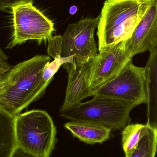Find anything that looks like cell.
<instances>
[{"instance_id": "1", "label": "cell", "mask_w": 157, "mask_h": 157, "mask_svg": "<svg viewBox=\"0 0 157 157\" xmlns=\"http://www.w3.org/2000/svg\"><path fill=\"white\" fill-rule=\"evenodd\" d=\"M50 60L48 55H37L0 76V109L17 117L40 99L50 84L43 79V72Z\"/></svg>"}, {"instance_id": "2", "label": "cell", "mask_w": 157, "mask_h": 157, "mask_svg": "<svg viewBox=\"0 0 157 157\" xmlns=\"http://www.w3.org/2000/svg\"><path fill=\"white\" fill-rule=\"evenodd\" d=\"M153 0H106L97 26L98 50L130 39Z\"/></svg>"}, {"instance_id": "3", "label": "cell", "mask_w": 157, "mask_h": 157, "mask_svg": "<svg viewBox=\"0 0 157 157\" xmlns=\"http://www.w3.org/2000/svg\"><path fill=\"white\" fill-rule=\"evenodd\" d=\"M137 106L132 102L95 95L89 101L81 102L67 109H60L59 114L71 121L94 122L111 131H117L131 124L130 113Z\"/></svg>"}, {"instance_id": "4", "label": "cell", "mask_w": 157, "mask_h": 157, "mask_svg": "<svg viewBox=\"0 0 157 157\" xmlns=\"http://www.w3.org/2000/svg\"><path fill=\"white\" fill-rule=\"evenodd\" d=\"M18 148L37 157H50L56 143V126L44 110L34 109L21 113L16 119Z\"/></svg>"}, {"instance_id": "5", "label": "cell", "mask_w": 157, "mask_h": 157, "mask_svg": "<svg viewBox=\"0 0 157 157\" xmlns=\"http://www.w3.org/2000/svg\"><path fill=\"white\" fill-rule=\"evenodd\" d=\"M14 32L6 48L12 49L29 40H36L39 44L52 37L53 22L33 2L22 4L12 8Z\"/></svg>"}, {"instance_id": "6", "label": "cell", "mask_w": 157, "mask_h": 157, "mask_svg": "<svg viewBox=\"0 0 157 157\" xmlns=\"http://www.w3.org/2000/svg\"><path fill=\"white\" fill-rule=\"evenodd\" d=\"M147 75L146 67L129 61L119 74L94 91L101 95L140 105L147 103Z\"/></svg>"}, {"instance_id": "7", "label": "cell", "mask_w": 157, "mask_h": 157, "mask_svg": "<svg viewBox=\"0 0 157 157\" xmlns=\"http://www.w3.org/2000/svg\"><path fill=\"white\" fill-rule=\"evenodd\" d=\"M100 15L96 17L83 18L70 24L62 36V57L73 56L77 66H83L91 61L98 54L94 38Z\"/></svg>"}, {"instance_id": "8", "label": "cell", "mask_w": 157, "mask_h": 157, "mask_svg": "<svg viewBox=\"0 0 157 157\" xmlns=\"http://www.w3.org/2000/svg\"><path fill=\"white\" fill-rule=\"evenodd\" d=\"M126 41L105 47L89 62V86L95 90L115 78L132 57Z\"/></svg>"}, {"instance_id": "9", "label": "cell", "mask_w": 157, "mask_h": 157, "mask_svg": "<svg viewBox=\"0 0 157 157\" xmlns=\"http://www.w3.org/2000/svg\"><path fill=\"white\" fill-rule=\"evenodd\" d=\"M126 47L131 57L157 47V2L153 0L150 8L126 41Z\"/></svg>"}, {"instance_id": "10", "label": "cell", "mask_w": 157, "mask_h": 157, "mask_svg": "<svg viewBox=\"0 0 157 157\" xmlns=\"http://www.w3.org/2000/svg\"><path fill=\"white\" fill-rule=\"evenodd\" d=\"M68 74V85L64 102L61 109H67L81 103L87 97L94 96V91L89 86V62L83 66L76 63H66L62 65Z\"/></svg>"}, {"instance_id": "11", "label": "cell", "mask_w": 157, "mask_h": 157, "mask_svg": "<svg viewBox=\"0 0 157 157\" xmlns=\"http://www.w3.org/2000/svg\"><path fill=\"white\" fill-rule=\"evenodd\" d=\"M74 137L88 144H102L108 140L111 130L94 122L71 121L64 124Z\"/></svg>"}, {"instance_id": "12", "label": "cell", "mask_w": 157, "mask_h": 157, "mask_svg": "<svg viewBox=\"0 0 157 157\" xmlns=\"http://www.w3.org/2000/svg\"><path fill=\"white\" fill-rule=\"evenodd\" d=\"M150 52L145 67L147 75V123L157 130V47Z\"/></svg>"}, {"instance_id": "13", "label": "cell", "mask_w": 157, "mask_h": 157, "mask_svg": "<svg viewBox=\"0 0 157 157\" xmlns=\"http://www.w3.org/2000/svg\"><path fill=\"white\" fill-rule=\"evenodd\" d=\"M17 117L0 109V157H12L18 148L16 132Z\"/></svg>"}, {"instance_id": "14", "label": "cell", "mask_w": 157, "mask_h": 157, "mask_svg": "<svg viewBox=\"0 0 157 157\" xmlns=\"http://www.w3.org/2000/svg\"><path fill=\"white\" fill-rule=\"evenodd\" d=\"M157 152V130L146 124L143 134L136 149L125 157H155Z\"/></svg>"}, {"instance_id": "15", "label": "cell", "mask_w": 157, "mask_h": 157, "mask_svg": "<svg viewBox=\"0 0 157 157\" xmlns=\"http://www.w3.org/2000/svg\"><path fill=\"white\" fill-rule=\"evenodd\" d=\"M146 126V124H133L124 128L122 132V146L125 155L136 149Z\"/></svg>"}, {"instance_id": "16", "label": "cell", "mask_w": 157, "mask_h": 157, "mask_svg": "<svg viewBox=\"0 0 157 157\" xmlns=\"http://www.w3.org/2000/svg\"><path fill=\"white\" fill-rule=\"evenodd\" d=\"M75 62L73 56L62 57L58 56L53 61L46 64L43 72V78L46 82L50 83L53 76L61 66L66 63H73Z\"/></svg>"}, {"instance_id": "17", "label": "cell", "mask_w": 157, "mask_h": 157, "mask_svg": "<svg viewBox=\"0 0 157 157\" xmlns=\"http://www.w3.org/2000/svg\"><path fill=\"white\" fill-rule=\"evenodd\" d=\"M62 41V38L60 36H52L48 40V53L53 59L57 56H61Z\"/></svg>"}, {"instance_id": "18", "label": "cell", "mask_w": 157, "mask_h": 157, "mask_svg": "<svg viewBox=\"0 0 157 157\" xmlns=\"http://www.w3.org/2000/svg\"><path fill=\"white\" fill-rule=\"evenodd\" d=\"M31 2L32 0H0V10L5 12L18 5Z\"/></svg>"}, {"instance_id": "19", "label": "cell", "mask_w": 157, "mask_h": 157, "mask_svg": "<svg viewBox=\"0 0 157 157\" xmlns=\"http://www.w3.org/2000/svg\"><path fill=\"white\" fill-rule=\"evenodd\" d=\"M13 66L8 63V58L2 48L0 50V76L9 71Z\"/></svg>"}, {"instance_id": "20", "label": "cell", "mask_w": 157, "mask_h": 157, "mask_svg": "<svg viewBox=\"0 0 157 157\" xmlns=\"http://www.w3.org/2000/svg\"><path fill=\"white\" fill-rule=\"evenodd\" d=\"M12 157H37L31 155H29V154H27L25 153V152L19 149L18 148L16 151L15 152L14 154V155Z\"/></svg>"}, {"instance_id": "21", "label": "cell", "mask_w": 157, "mask_h": 157, "mask_svg": "<svg viewBox=\"0 0 157 157\" xmlns=\"http://www.w3.org/2000/svg\"><path fill=\"white\" fill-rule=\"evenodd\" d=\"M156 1L157 2V0H156Z\"/></svg>"}]
</instances>
